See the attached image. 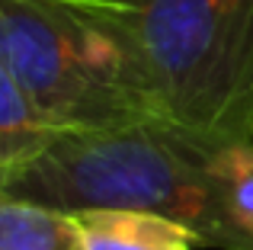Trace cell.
<instances>
[{
  "mask_svg": "<svg viewBox=\"0 0 253 250\" xmlns=\"http://www.w3.org/2000/svg\"><path fill=\"white\" fill-rule=\"evenodd\" d=\"M0 250H86L74 215L0 196Z\"/></svg>",
  "mask_w": 253,
  "mask_h": 250,
  "instance_id": "obj_6",
  "label": "cell"
},
{
  "mask_svg": "<svg viewBox=\"0 0 253 250\" xmlns=\"http://www.w3.org/2000/svg\"><path fill=\"white\" fill-rule=\"evenodd\" d=\"M218 141L167 119L58 131L32 164L0 183V196L58 212H148L183 225L202 247L237 250L215 180Z\"/></svg>",
  "mask_w": 253,
  "mask_h": 250,
  "instance_id": "obj_1",
  "label": "cell"
},
{
  "mask_svg": "<svg viewBox=\"0 0 253 250\" xmlns=\"http://www.w3.org/2000/svg\"><path fill=\"white\" fill-rule=\"evenodd\" d=\"M0 61L58 131L151 119L122 39L99 13L0 0Z\"/></svg>",
  "mask_w": 253,
  "mask_h": 250,
  "instance_id": "obj_3",
  "label": "cell"
},
{
  "mask_svg": "<svg viewBox=\"0 0 253 250\" xmlns=\"http://www.w3.org/2000/svg\"><path fill=\"white\" fill-rule=\"evenodd\" d=\"M51 3H64L74 10H86V13H99V16H122L131 10L135 0H51Z\"/></svg>",
  "mask_w": 253,
  "mask_h": 250,
  "instance_id": "obj_8",
  "label": "cell"
},
{
  "mask_svg": "<svg viewBox=\"0 0 253 250\" xmlns=\"http://www.w3.org/2000/svg\"><path fill=\"white\" fill-rule=\"evenodd\" d=\"M86 250H196L183 225L148 212H77Z\"/></svg>",
  "mask_w": 253,
  "mask_h": 250,
  "instance_id": "obj_4",
  "label": "cell"
},
{
  "mask_svg": "<svg viewBox=\"0 0 253 250\" xmlns=\"http://www.w3.org/2000/svg\"><path fill=\"white\" fill-rule=\"evenodd\" d=\"M58 128L29 100L23 83L0 61V183L32 164L51 141Z\"/></svg>",
  "mask_w": 253,
  "mask_h": 250,
  "instance_id": "obj_5",
  "label": "cell"
},
{
  "mask_svg": "<svg viewBox=\"0 0 253 250\" xmlns=\"http://www.w3.org/2000/svg\"><path fill=\"white\" fill-rule=\"evenodd\" d=\"M106 19L157 119L253 144V0H135Z\"/></svg>",
  "mask_w": 253,
  "mask_h": 250,
  "instance_id": "obj_2",
  "label": "cell"
},
{
  "mask_svg": "<svg viewBox=\"0 0 253 250\" xmlns=\"http://www.w3.org/2000/svg\"><path fill=\"white\" fill-rule=\"evenodd\" d=\"M211 167L234 244L253 250V144H221Z\"/></svg>",
  "mask_w": 253,
  "mask_h": 250,
  "instance_id": "obj_7",
  "label": "cell"
}]
</instances>
